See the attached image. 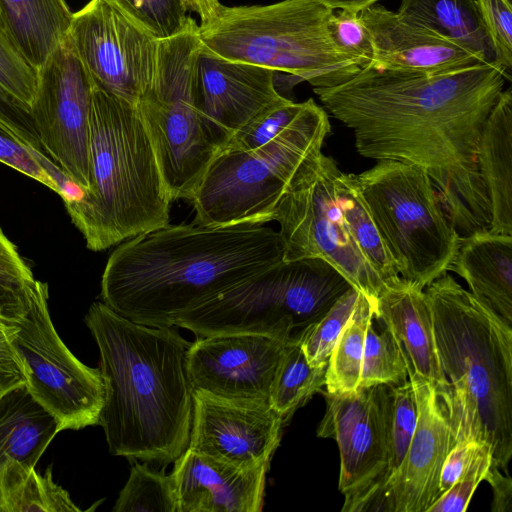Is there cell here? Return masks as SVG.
Masks as SVG:
<instances>
[{"label": "cell", "instance_id": "cell-4", "mask_svg": "<svg viewBox=\"0 0 512 512\" xmlns=\"http://www.w3.org/2000/svg\"><path fill=\"white\" fill-rule=\"evenodd\" d=\"M440 366L451 393L456 440L491 449L508 473L512 457V325L444 273L424 288Z\"/></svg>", "mask_w": 512, "mask_h": 512}, {"label": "cell", "instance_id": "cell-11", "mask_svg": "<svg viewBox=\"0 0 512 512\" xmlns=\"http://www.w3.org/2000/svg\"><path fill=\"white\" fill-rule=\"evenodd\" d=\"M48 286L36 280L19 303L3 310L12 345L26 373L25 387L63 430L97 425L105 400L100 369L82 363L58 335Z\"/></svg>", "mask_w": 512, "mask_h": 512}, {"label": "cell", "instance_id": "cell-20", "mask_svg": "<svg viewBox=\"0 0 512 512\" xmlns=\"http://www.w3.org/2000/svg\"><path fill=\"white\" fill-rule=\"evenodd\" d=\"M359 14L371 36V66L376 68L438 74L487 64L472 52L404 20L382 5L374 4Z\"/></svg>", "mask_w": 512, "mask_h": 512}, {"label": "cell", "instance_id": "cell-14", "mask_svg": "<svg viewBox=\"0 0 512 512\" xmlns=\"http://www.w3.org/2000/svg\"><path fill=\"white\" fill-rule=\"evenodd\" d=\"M68 34L94 85L137 105L156 69L160 39L116 0H90Z\"/></svg>", "mask_w": 512, "mask_h": 512}, {"label": "cell", "instance_id": "cell-10", "mask_svg": "<svg viewBox=\"0 0 512 512\" xmlns=\"http://www.w3.org/2000/svg\"><path fill=\"white\" fill-rule=\"evenodd\" d=\"M201 48L199 25L191 17L179 33L161 39L153 81L136 105L172 202L190 198L220 151L196 104Z\"/></svg>", "mask_w": 512, "mask_h": 512}, {"label": "cell", "instance_id": "cell-9", "mask_svg": "<svg viewBox=\"0 0 512 512\" xmlns=\"http://www.w3.org/2000/svg\"><path fill=\"white\" fill-rule=\"evenodd\" d=\"M399 276L424 289L447 273L461 242L426 172L379 160L352 174Z\"/></svg>", "mask_w": 512, "mask_h": 512}, {"label": "cell", "instance_id": "cell-31", "mask_svg": "<svg viewBox=\"0 0 512 512\" xmlns=\"http://www.w3.org/2000/svg\"><path fill=\"white\" fill-rule=\"evenodd\" d=\"M374 312L371 303L360 293L355 309L338 337L326 366L327 393L348 394L358 389L365 334Z\"/></svg>", "mask_w": 512, "mask_h": 512}, {"label": "cell", "instance_id": "cell-48", "mask_svg": "<svg viewBox=\"0 0 512 512\" xmlns=\"http://www.w3.org/2000/svg\"><path fill=\"white\" fill-rule=\"evenodd\" d=\"M332 10H348L360 13L379 0H318Z\"/></svg>", "mask_w": 512, "mask_h": 512}, {"label": "cell", "instance_id": "cell-40", "mask_svg": "<svg viewBox=\"0 0 512 512\" xmlns=\"http://www.w3.org/2000/svg\"><path fill=\"white\" fill-rule=\"evenodd\" d=\"M327 30L338 50L352 59L360 69L372 65L373 45L368 29L360 14L339 10L330 15Z\"/></svg>", "mask_w": 512, "mask_h": 512}, {"label": "cell", "instance_id": "cell-36", "mask_svg": "<svg viewBox=\"0 0 512 512\" xmlns=\"http://www.w3.org/2000/svg\"><path fill=\"white\" fill-rule=\"evenodd\" d=\"M304 106L305 102L296 103L284 97L254 116L221 150H250L268 143L298 117Z\"/></svg>", "mask_w": 512, "mask_h": 512}, {"label": "cell", "instance_id": "cell-22", "mask_svg": "<svg viewBox=\"0 0 512 512\" xmlns=\"http://www.w3.org/2000/svg\"><path fill=\"white\" fill-rule=\"evenodd\" d=\"M391 330L404 358L409 380L428 383L451 411L449 383L440 366L430 305L424 289L402 278L387 285L374 312Z\"/></svg>", "mask_w": 512, "mask_h": 512}, {"label": "cell", "instance_id": "cell-35", "mask_svg": "<svg viewBox=\"0 0 512 512\" xmlns=\"http://www.w3.org/2000/svg\"><path fill=\"white\" fill-rule=\"evenodd\" d=\"M393 392L394 405L387 464L382 475L379 491L369 511L372 510L385 485L400 468L413 437L417 422V404L410 380L399 385H393Z\"/></svg>", "mask_w": 512, "mask_h": 512}, {"label": "cell", "instance_id": "cell-39", "mask_svg": "<svg viewBox=\"0 0 512 512\" xmlns=\"http://www.w3.org/2000/svg\"><path fill=\"white\" fill-rule=\"evenodd\" d=\"M36 149L26 136L0 114V162L57 193V185L39 164Z\"/></svg>", "mask_w": 512, "mask_h": 512}, {"label": "cell", "instance_id": "cell-30", "mask_svg": "<svg viewBox=\"0 0 512 512\" xmlns=\"http://www.w3.org/2000/svg\"><path fill=\"white\" fill-rule=\"evenodd\" d=\"M301 341L287 343L278 363L268 397L270 407L286 424L297 409L325 387L326 367H313Z\"/></svg>", "mask_w": 512, "mask_h": 512}, {"label": "cell", "instance_id": "cell-29", "mask_svg": "<svg viewBox=\"0 0 512 512\" xmlns=\"http://www.w3.org/2000/svg\"><path fill=\"white\" fill-rule=\"evenodd\" d=\"M338 204L357 247L386 285L401 279L381 234L353 180L352 173L340 171L335 179Z\"/></svg>", "mask_w": 512, "mask_h": 512}, {"label": "cell", "instance_id": "cell-24", "mask_svg": "<svg viewBox=\"0 0 512 512\" xmlns=\"http://www.w3.org/2000/svg\"><path fill=\"white\" fill-rule=\"evenodd\" d=\"M490 204V231L512 235V90H503L485 122L477 154Z\"/></svg>", "mask_w": 512, "mask_h": 512}, {"label": "cell", "instance_id": "cell-6", "mask_svg": "<svg viewBox=\"0 0 512 512\" xmlns=\"http://www.w3.org/2000/svg\"><path fill=\"white\" fill-rule=\"evenodd\" d=\"M333 11L318 0L221 5L199 25V37L206 50L221 58L286 72L314 88H329L361 70L330 39L327 22Z\"/></svg>", "mask_w": 512, "mask_h": 512}, {"label": "cell", "instance_id": "cell-7", "mask_svg": "<svg viewBox=\"0 0 512 512\" xmlns=\"http://www.w3.org/2000/svg\"><path fill=\"white\" fill-rule=\"evenodd\" d=\"M331 130L325 109L310 98L298 117L268 143L221 150L188 199L195 223L266 224L283 195L318 159Z\"/></svg>", "mask_w": 512, "mask_h": 512}, {"label": "cell", "instance_id": "cell-19", "mask_svg": "<svg viewBox=\"0 0 512 512\" xmlns=\"http://www.w3.org/2000/svg\"><path fill=\"white\" fill-rule=\"evenodd\" d=\"M275 71L221 58L203 46L195 67V94L206 130L221 150L263 109L284 98Z\"/></svg>", "mask_w": 512, "mask_h": 512}, {"label": "cell", "instance_id": "cell-13", "mask_svg": "<svg viewBox=\"0 0 512 512\" xmlns=\"http://www.w3.org/2000/svg\"><path fill=\"white\" fill-rule=\"evenodd\" d=\"M320 393L326 409L317 436L334 439L338 445L342 511L368 512L388 459L393 385L360 387L348 394H330L325 390Z\"/></svg>", "mask_w": 512, "mask_h": 512}, {"label": "cell", "instance_id": "cell-18", "mask_svg": "<svg viewBox=\"0 0 512 512\" xmlns=\"http://www.w3.org/2000/svg\"><path fill=\"white\" fill-rule=\"evenodd\" d=\"M417 404V422L405 458L385 485L371 511L427 512L439 498L444 460L457 443L450 413L434 389L410 380Z\"/></svg>", "mask_w": 512, "mask_h": 512}, {"label": "cell", "instance_id": "cell-5", "mask_svg": "<svg viewBox=\"0 0 512 512\" xmlns=\"http://www.w3.org/2000/svg\"><path fill=\"white\" fill-rule=\"evenodd\" d=\"M90 178L82 198L65 205L92 251L169 223L172 200L135 104L93 86Z\"/></svg>", "mask_w": 512, "mask_h": 512}, {"label": "cell", "instance_id": "cell-34", "mask_svg": "<svg viewBox=\"0 0 512 512\" xmlns=\"http://www.w3.org/2000/svg\"><path fill=\"white\" fill-rule=\"evenodd\" d=\"M359 295L360 292L351 286L327 313L305 332L300 344L311 366H327L331 352L355 309Z\"/></svg>", "mask_w": 512, "mask_h": 512}, {"label": "cell", "instance_id": "cell-45", "mask_svg": "<svg viewBox=\"0 0 512 512\" xmlns=\"http://www.w3.org/2000/svg\"><path fill=\"white\" fill-rule=\"evenodd\" d=\"M486 448L490 449L487 444L476 440H461L453 446L441 469L439 497L458 480L475 457Z\"/></svg>", "mask_w": 512, "mask_h": 512}, {"label": "cell", "instance_id": "cell-8", "mask_svg": "<svg viewBox=\"0 0 512 512\" xmlns=\"http://www.w3.org/2000/svg\"><path fill=\"white\" fill-rule=\"evenodd\" d=\"M350 287L323 259L282 260L185 312L175 326L197 337L252 333L301 341Z\"/></svg>", "mask_w": 512, "mask_h": 512}, {"label": "cell", "instance_id": "cell-51", "mask_svg": "<svg viewBox=\"0 0 512 512\" xmlns=\"http://www.w3.org/2000/svg\"><path fill=\"white\" fill-rule=\"evenodd\" d=\"M3 309V308H2Z\"/></svg>", "mask_w": 512, "mask_h": 512}, {"label": "cell", "instance_id": "cell-16", "mask_svg": "<svg viewBox=\"0 0 512 512\" xmlns=\"http://www.w3.org/2000/svg\"><path fill=\"white\" fill-rule=\"evenodd\" d=\"M285 423L264 401L232 400L193 390L188 448L241 469L269 465Z\"/></svg>", "mask_w": 512, "mask_h": 512}, {"label": "cell", "instance_id": "cell-27", "mask_svg": "<svg viewBox=\"0 0 512 512\" xmlns=\"http://www.w3.org/2000/svg\"><path fill=\"white\" fill-rule=\"evenodd\" d=\"M58 433L54 418L25 386L11 391L0 399V470L9 458L35 467Z\"/></svg>", "mask_w": 512, "mask_h": 512}, {"label": "cell", "instance_id": "cell-37", "mask_svg": "<svg viewBox=\"0 0 512 512\" xmlns=\"http://www.w3.org/2000/svg\"><path fill=\"white\" fill-rule=\"evenodd\" d=\"M38 83L39 71L27 61L0 24V87L30 111Z\"/></svg>", "mask_w": 512, "mask_h": 512}, {"label": "cell", "instance_id": "cell-32", "mask_svg": "<svg viewBox=\"0 0 512 512\" xmlns=\"http://www.w3.org/2000/svg\"><path fill=\"white\" fill-rule=\"evenodd\" d=\"M409 380L399 345L381 317L372 314L365 334L359 387L399 385Z\"/></svg>", "mask_w": 512, "mask_h": 512}, {"label": "cell", "instance_id": "cell-44", "mask_svg": "<svg viewBox=\"0 0 512 512\" xmlns=\"http://www.w3.org/2000/svg\"><path fill=\"white\" fill-rule=\"evenodd\" d=\"M25 384V369L12 345L8 324L0 307V399Z\"/></svg>", "mask_w": 512, "mask_h": 512}, {"label": "cell", "instance_id": "cell-50", "mask_svg": "<svg viewBox=\"0 0 512 512\" xmlns=\"http://www.w3.org/2000/svg\"><path fill=\"white\" fill-rule=\"evenodd\" d=\"M211 2L217 7L221 5L218 0H211Z\"/></svg>", "mask_w": 512, "mask_h": 512}, {"label": "cell", "instance_id": "cell-21", "mask_svg": "<svg viewBox=\"0 0 512 512\" xmlns=\"http://www.w3.org/2000/svg\"><path fill=\"white\" fill-rule=\"evenodd\" d=\"M171 473L179 512H260L269 465L241 469L187 448Z\"/></svg>", "mask_w": 512, "mask_h": 512}, {"label": "cell", "instance_id": "cell-43", "mask_svg": "<svg viewBox=\"0 0 512 512\" xmlns=\"http://www.w3.org/2000/svg\"><path fill=\"white\" fill-rule=\"evenodd\" d=\"M491 464V450L486 448L475 457L458 480L428 508L427 512L466 511L476 488L484 480Z\"/></svg>", "mask_w": 512, "mask_h": 512}, {"label": "cell", "instance_id": "cell-28", "mask_svg": "<svg viewBox=\"0 0 512 512\" xmlns=\"http://www.w3.org/2000/svg\"><path fill=\"white\" fill-rule=\"evenodd\" d=\"M69 493L52 476V466L44 475L35 467L9 458L0 470V512H80Z\"/></svg>", "mask_w": 512, "mask_h": 512}, {"label": "cell", "instance_id": "cell-1", "mask_svg": "<svg viewBox=\"0 0 512 512\" xmlns=\"http://www.w3.org/2000/svg\"><path fill=\"white\" fill-rule=\"evenodd\" d=\"M510 80L495 64L428 74L369 66L313 88L369 159L412 164L430 177L461 237L489 230L490 204L477 154L490 111Z\"/></svg>", "mask_w": 512, "mask_h": 512}, {"label": "cell", "instance_id": "cell-25", "mask_svg": "<svg viewBox=\"0 0 512 512\" xmlns=\"http://www.w3.org/2000/svg\"><path fill=\"white\" fill-rule=\"evenodd\" d=\"M72 16L65 0H0V24L38 71L67 34Z\"/></svg>", "mask_w": 512, "mask_h": 512}, {"label": "cell", "instance_id": "cell-3", "mask_svg": "<svg viewBox=\"0 0 512 512\" xmlns=\"http://www.w3.org/2000/svg\"><path fill=\"white\" fill-rule=\"evenodd\" d=\"M85 323L100 355L105 400L98 424L110 454L164 466L174 462L190 437L191 342L173 327L136 323L103 302L90 306Z\"/></svg>", "mask_w": 512, "mask_h": 512}, {"label": "cell", "instance_id": "cell-41", "mask_svg": "<svg viewBox=\"0 0 512 512\" xmlns=\"http://www.w3.org/2000/svg\"><path fill=\"white\" fill-rule=\"evenodd\" d=\"M495 52L496 63L511 80L512 0H475Z\"/></svg>", "mask_w": 512, "mask_h": 512}, {"label": "cell", "instance_id": "cell-49", "mask_svg": "<svg viewBox=\"0 0 512 512\" xmlns=\"http://www.w3.org/2000/svg\"><path fill=\"white\" fill-rule=\"evenodd\" d=\"M188 10L196 12L201 20V23L209 20L219 9L211 0H184Z\"/></svg>", "mask_w": 512, "mask_h": 512}, {"label": "cell", "instance_id": "cell-12", "mask_svg": "<svg viewBox=\"0 0 512 512\" xmlns=\"http://www.w3.org/2000/svg\"><path fill=\"white\" fill-rule=\"evenodd\" d=\"M336 161L320 154L279 201L273 219L279 224L283 260L320 258L362 293L377 311L387 286L349 233L338 204Z\"/></svg>", "mask_w": 512, "mask_h": 512}, {"label": "cell", "instance_id": "cell-23", "mask_svg": "<svg viewBox=\"0 0 512 512\" xmlns=\"http://www.w3.org/2000/svg\"><path fill=\"white\" fill-rule=\"evenodd\" d=\"M449 270L512 325V235L482 230L462 237Z\"/></svg>", "mask_w": 512, "mask_h": 512}, {"label": "cell", "instance_id": "cell-15", "mask_svg": "<svg viewBox=\"0 0 512 512\" xmlns=\"http://www.w3.org/2000/svg\"><path fill=\"white\" fill-rule=\"evenodd\" d=\"M94 83L67 32L39 71L30 116L45 154L84 190L89 187Z\"/></svg>", "mask_w": 512, "mask_h": 512}, {"label": "cell", "instance_id": "cell-42", "mask_svg": "<svg viewBox=\"0 0 512 512\" xmlns=\"http://www.w3.org/2000/svg\"><path fill=\"white\" fill-rule=\"evenodd\" d=\"M35 281L32 270L0 228V307L19 303Z\"/></svg>", "mask_w": 512, "mask_h": 512}, {"label": "cell", "instance_id": "cell-33", "mask_svg": "<svg viewBox=\"0 0 512 512\" xmlns=\"http://www.w3.org/2000/svg\"><path fill=\"white\" fill-rule=\"evenodd\" d=\"M112 511L179 512L172 475L150 467L147 462L136 463Z\"/></svg>", "mask_w": 512, "mask_h": 512}, {"label": "cell", "instance_id": "cell-38", "mask_svg": "<svg viewBox=\"0 0 512 512\" xmlns=\"http://www.w3.org/2000/svg\"><path fill=\"white\" fill-rule=\"evenodd\" d=\"M116 1L160 40L179 33L190 18L184 0Z\"/></svg>", "mask_w": 512, "mask_h": 512}, {"label": "cell", "instance_id": "cell-47", "mask_svg": "<svg viewBox=\"0 0 512 512\" xmlns=\"http://www.w3.org/2000/svg\"><path fill=\"white\" fill-rule=\"evenodd\" d=\"M484 480L492 487V511L510 512L512 510V479L510 475L491 465Z\"/></svg>", "mask_w": 512, "mask_h": 512}, {"label": "cell", "instance_id": "cell-46", "mask_svg": "<svg viewBox=\"0 0 512 512\" xmlns=\"http://www.w3.org/2000/svg\"><path fill=\"white\" fill-rule=\"evenodd\" d=\"M0 114L13 123L36 149L44 152L33 126L29 109L9 95L2 87H0Z\"/></svg>", "mask_w": 512, "mask_h": 512}, {"label": "cell", "instance_id": "cell-26", "mask_svg": "<svg viewBox=\"0 0 512 512\" xmlns=\"http://www.w3.org/2000/svg\"><path fill=\"white\" fill-rule=\"evenodd\" d=\"M397 13L472 52L483 62L497 65L475 0H401Z\"/></svg>", "mask_w": 512, "mask_h": 512}, {"label": "cell", "instance_id": "cell-2", "mask_svg": "<svg viewBox=\"0 0 512 512\" xmlns=\"http://www.w3.org/2000/svg\"><path fill=\"white\" fill-rule=\"evenodd\" d=\"M282 260L279 233L265 224L168 223L116 247L101 298L136 323L174 327L185 312Z\"/></svg>", "mask_w": 512, "mask_h": 512}, {"label": "cell", "instance_id": "cell-17", "mask_svg": "<svg viewBox=\"0 0 512 512\" xmlns=\"http://www.w3.org/2000/svg\"><path fill=\"white\" fill-rule=\"evenodd\" d=\"M286 344L252 333L197 337L191 342L186 359L191 386L225 399L268 402Z\"/></svg>", "mask_w": 512, "mask_h": 512}]
</instances>
